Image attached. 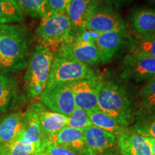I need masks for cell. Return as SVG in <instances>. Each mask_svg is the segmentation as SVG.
<instances>
[{"instance_id": "1", "label": "cell", "mask_w": 155, "mask_h": 155, "mask_svg": "<svg viewBox=\"0 0 155 155\" xmlns=\"http://www.w3.org/2000/svg\"><path fill=\"white\" fill-rule=\"evenodd\" d=\"M28 32L20 24L0 25V73L26 68L29 58Z\"/></svg>"}, {"instance_id": "2", "label": "cell", "mask_w": 155, "mask_h": 155, "mask_svg": "<svg viewBox=\"0 0 155 155\" xmlns=\"http://www.w3.org/2000/svg\"><path fill=\"white\" fill-rule=\"evenodd\" d=\"M53 57L51 49L40 44L37 45L31 52L23 78L28 98H38L45 88Z\"/></svg>"}, {"instance_id": "3", "label": "cell", "mask_w": 155, "mask_h": 155, "mask_svg": "<svg viewBox=\"0 0 155 155\" xmlns=\"http://www.w3.org/2000/svg\"><path fill=\"white\" fill-rule=\"evenodd\" d=\"M98 110L129 124L132 114L131 101L126 90L112 81H103L98 95Z\"/></svg>"}, {"instance_id": "4", "label": "cell", "mask_w": 155, "mask_h": 155, "mask_svg": "<svg viewBox=\"0 0 155 155\" xmlns=\"http://www.w3.org/2000/svg\"><path fill=\"white\" fill-rule=\"evenodd\" d=\"M72 35V25L66 13L48 12L36 30L39 44L50 48L53 53Z\"/></svg>"}, {"instance_id": "5", "label": "cell", "mask_w": 155, "mask_h": 155, "mask_svg": "<svg viewBox=\"0 0 155 155\" xmlns=\"http://www.w3.org/2000/svg\"><path fill=\"white\" fill-rule=\"evenodd\" d=\"M95 37L86 33L73 35L68 41L62 44L54 55L68 58L86 65L101 63V55L94 42Z\"/></svg>"}, {"instance_id": "6", "label": "cell", "mask_w": 155, "mask_h": 155, "mask_svg": "<svg viewBox=\"0 0 155 155\" xmlns=\"http://www.w3.org/2000/svg\"><path fill=\"white\" fill-rule=\"evenodd\" d=\"M96 76L97 75L89 65L54 55L45 87L51 86L54 83H70Z\"/></svg>"}, {"instance_id": "7", "label": "cell", "mask_w": 155, "mask_h": 155, "mask_svg": "<svg viewBox=\"0 0 155 155\" xmlns=\"http://www.w3.org/2000/svg\"><path fill=\"white\" fill-rule=\"evenodd\" d=\"M39 98L46 108L63 115H71L75 108L73 91L69 83H58L45 87Z\"/></svg>"}, {"instance_id": "8", "label": "cell", "mask_w": 155, "mask_h": 155, "mask_svg": "<svg viewBox=\"0 0 155 155\" xmlns=\"http://www.w3.org/2000/svg\"><path fill=\"white\" fill-rule=\"evenodd\" d=\"M103 81L98 75L70 83L75 107L87 112L98 110V95Z\"/></svg>"}, {"instance_id": "9", "label": "cell", "mask_w": 155, "mask_h": 155, "mask_svg": "<svg viewBox=\"0 0 155 155\" xmlns=\"http://www.w3.org/2000/svg\"><path fill=\"white\" fill-rule=\"evenodd\" d=\"M121 76L137 82L155 76V58L128 54L122 61Z\"/></svg>"}, {"instance_id": "10", "label": "cell", "mask_w": 155, "mask_h": 155, "mask_svg": "<svg viewBox=\"0 0 155 155\" xmlns=\"http://www.w3.org/2000/svg\"><path fill=\"white\" fill-rule=\"evenodd\" d=\"M86 30L96 34L124 32L125 25L114 12L109 9L99 8L96 5L87 19Z\"/></svg>"}, {"instance_id": "11", "label": "cell", "mask_w": 155, "mask_h": 155, "mask_svg": "<svg viewBox=\"0 0 155 155\" xmlns=\"http://www.w3.org/2000/svg\"><path fill=\"white\" fill-rule=\"evenodd\" d=\"M84 131L85 149L83 155H100L111 148L116 143V136L94 125Z\"/></svg>"}, {"instance_id": "12", "label": "cell", "mask_w": 155, "mask_h": 155, "mask_svg": "<svg viewBox=\"0 0 155 155\" xmlns=\"http://www.w3.org/2000/svg\"><path fill=\"white\" fill-rule=\"evenodd\" d=\"M40 121L42 141L48 140L67 126L68 116L48 109L43 104H35Z\"/></svg>"}, {"instance_id": "13", "label": "cell", "mask_w": 155, "mask_h": 155, "mask_svg": "<svg viewBox=\"0 0 155 155\" xmlns=\"http://www.w3.org/2000/svg\"><path fill=\"white\" fill-rule=\"evenodd\" d=\"M124 32H111L96 34L94 38L102 63H106L113 58L119 52L124 42Z\"/></svg>"}, {"instance_id": "14", "label": "cell", "mask_w": 155, "mask_h": 155, "mask_svg": "<svg viewBox=\"0 0 155 155\" xmlns=\"http://www.w3.org/2000/svg\"><path fill=\"white\" fill-rule=\"evenodd\" d=\"M117 137L123 155H152V146L147 137L129 132L122 133Z\"/></svg>"}, {"instance_id": "15", "label": "cell", "mask_w": 155, "mask_h": 155, "mask_svg": "<svg viewBox=\"0 0 155 155\" xmlns=\"http://www.w3.org/2000/svg\"><path fill=\"white\" fill-rule=\"evenodd\" d=\"M65 147L77 154H83L85 149L84 131L83 129L65 127L51 138L45 140Z\"/></svg>"}, {"instance_id": "16", "label": "cell", "mask_w": 155, "mask_h": 155, "mask_svg": "<svg viewBox=\"0 0 155 155\" xmlns=\"http://www.w3.org/2000/svg\"><path fill=\"white\" fill-rule=\"evenodd\" d=\"M96 6V0H71L66 14L72 25L73 32L86 30L87 19Z\"/></svg>"}, {"instance_id": "17", "label": "cell", "mask_w": 155, "mask_h": 155, "mask_svg": "<svg viewBox=\"0 0 155 155\" xmlns=\"http://www.w3.org/2000/svg\"><path fill=\"white\" fill-rule=\"evenodd\" d=\"M24 113L14 112L0 119V144L19 140L22 134Z\"/></svg>"}, {"instance_id": "18", "label": "cell", "mask_w": 155, "mask_h": 155, "mask_svg": "<svg viewBox=\"0 0 155 155\" xmlns=\"http://www.w3.org/2000/svg\"><path fill=\"white\" fill-rule=\"evenodd\" d=\"M131 28L139 38L155 36V7L136 10L131 17Z\"/></svg>"}, {"instance_id": "19", "label": "cell", "mask_w": 155, "mask_h": 155, "mask_svg": "<svg viewBox=\"0 0 155 155\" xmlns=\"http://www.w3.org/2000/svg\"><path fill=\"white\" fill-rule=\"evenodd\" d=\"M19 140L41 145L42 137L40 121L35 104L28 107L24 113L23 130Z\"/></svg>"}, {"instance_id": "20", "label": "cell", "mask_w": 155, "mask_h": 155, "mask_svg": "<svg viewBox=\"0 0 155 155\" xmlns=\"http://www.w3.org/2000/svg\"><path fill=\"white\" fill-rule=\"evenodd\" d=\"M92 125L104 129L114 135L119 136L122 133L127 132V124L120 121L104 112L97 111L88 112Z\"/></svg>"}, {"instance_id": "21", "label": "cell", "mask_w": 155, "mask_h": 155, "mask_svg": "<svg viewBox=\"0 0 155 155\" xmlns=\"http://www.w3.org/2000/svg\"><path fill=\"white\" fill-rule=\"evenodd\" d=\"M17 96V85L7 74L0 73V115L6 113L15 104Z\"/></svg>"}, {"instance_id": "22", "label": "cell", "mask_w": 155, "mask_h": 155, "mask_svg": "<svg viewBox=\"0 0 155 155\" xmlns=\"http://www.w3.org/2000/svg\"><path fill=\"white\" fill-rule=\"evenodd\" d=\"M0 155H42L41 145L20 140L0 144Z\"/></svg>"}, {"instance_id": "23", "label": "cell", "mask_w": 155, "mask_h": 155, "mask_svg": "<svg viewBox=\"0 0 155 155\" xmlns=\"http://www.w3.org/2000/svg\"><path fill=\"white\" fill-rule=\"evenodd\" d=\"M24 17L14 0H0V25L19 24Z\"/></svg>"}, {"instance_id": "24", "label": "cell", "mask_w": 155, "mask_h": 155, "mask_svg": "<svg viewBox=\"0 0 155 155\" xmlns=\"http://www.w3.org/2000/svg\"><path fill=\"white\" fill-rule=\"evenodd\" d=\"M24 15L34 18H42L47 15L46 0H14Z\"/></svg>"}, {"instance_id": "25", "label": "cell", "mask_w": 155, "mask_h": 155, "mask_svg": "<svg viewBox=\"0 0 155 155\" xmlns=\"http://www.w3.org/2000/svg\"><path fill=\"white\" fill-rule=\"evenodd\" d=\"M129 53L155 58V36L148 38L137 37L131 42Z\"/></svg>"}, {"instance_id": "26", "label": "cell", "mask_w": 155, "mask_h": 155, "mask_svg": "<svg viewBox=\"0 0 155 155\" xmlns=\"http://www.w3.org/2000/svg\"><path fill=\"white\" fill-rule=\"evenodd\" d=\"M91 125L88 113L81 108L75 107L71 115L68 116L67 127L84 130Z\"/></svg>"}, {"instance_id": "27", "label": "cell", "mask_w": 155, "mask_h": 155, "mask_svg": "<svg viewBox=\"0 0 155 155\" xmlns=\"http://www.w3.org/2000/svg\"><path fill=\"white\" fill-rule=\"evenodd\" d=\"M141 103L145 109L155 111V76L147 81L140 91Z\"/></svg>"}, {"instance_id": "28", "label": "cell", "mask_w": 155, "mask_h": 155, "mask_svg": "<svg viewBox=\"0 0 155 155\" xmlns=\"http://www.w3.org/2000/svg\"><path fill=\"white\" fill-rule=\"evenodd\" d=\"M132 133L148 138H155V113L139 120L134 127Z\"/></svg>"}, {"instance_id": "29", "label": "cell", "mask_w": 155, "mask_h": 155, "mask_svg": "<svg viewBox=\"0 0 155 155\" xmlns=\"http://www.w3.org/2000/svg\"><path fill=\"white\" fill-rule=\"evenodd\" d=\"M41 149L42 155H79L68 149L46 141H42Z\"/></svg>"}, {"instance_id": "30", "label": "cell", "mask_w": 155, "mask_h": 155, "mask_svg": "<svg viewBox=\"0 0 155 155\" xmlns=\"http://www.w3.org/2000/svg\"><path fill=\"white\" fill-rule=\"evenodd\" d=\"M71 0H46L48 13H66Z\"/></svg>"}, {"instance_id": "31", "label": "cell", "mask_w": 155, "mask_h": 155, "mask_svg": "<svg viewBox=\"0 0 155 155\" xmlns=\"http://www.w3.org/2000/svg\"><path fill=\"white\" fill-rule=\"evenodd\" d=\"M148 138V137H147ZM151 143V146H152V155H155V138H148Z\"/></svg>"}, {"instance_id": "32", "label": "cell", "mask_w": 155, "mask_h": 155, "mask_svg": "<svg viewBox=\"0 0 155 155\" xmlns=\"http://www.w3.org/2000/svg\"><path fill=\"white\" fill-rule=\"evenodd\" d=\"M146 1L148 2L151 6L155 7V0H146Z\"/></svg>"}]
</instances>
